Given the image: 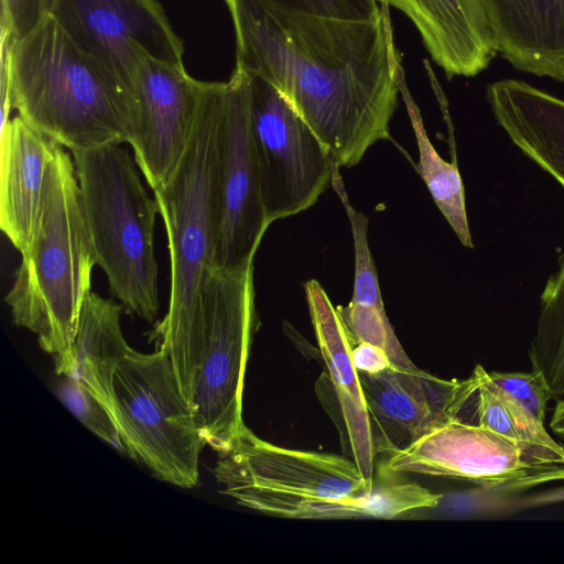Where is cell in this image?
<instances>
[{
    "label": "cell",
    "mask_w": 564,
    "mask_h": 564,
    "mask_svg": "<svg viewBox=\"0 0 564 564\" xmlns=\"http://www.w3.org/2000/svg\"><path fill=\"white\" fill-rule=\"evenodd\" d=\"M236 65L271 84L340 167L390 140L399 63L383 8L372 20L325 18L260 0H225Z\"/></svg>",
    "instance_id": "obj_1"
},
{
    "label": "cell",
    "mask_w": 564,
    "mask_h": 564,
    "mask_svg": "<svg viewBox=\"0 0 564 564\" xmlns=\"http://www.w3.org/2000/svg\"><path fill=\"white\" fill-rule=\"evenodd\" d=\"M9 109L76 152L126 143L132 100L47 13L20 40L1 33V110Z\"/></svg>",
    "instance_id": "obj_2"
},
{
    "label": "cell",
    "mask_w": 564,
    "mask_h": 564,
    "mask_svg": "<svg viewBox=\"0 0 564 564\" xmlns=\"http://www.w3.org/2000/svg\"><path fill=\"white\" fill-rule=\"evenodd\" d=\"M214 475L237 503L280 518L392 519L417 505L408 482L367 479L349 457L280 447L247 426Z\"/></svg>",
    "instance_id": "obj_3"
},
{
    "label": "cell",
    "mask_w": 564,
    "mask_h": 564,
    "mask_svg": "<svg viewBox=\"0 0 564 564\" xmlns=\"http://www.w3.org/2000/svg\"><path fill=\"white\" fill-rule=\"evenodd\" d=\"M97 264L73 156L56 143L39 226L4 301L12 322L31 330L58 376H70L73 344Z\"/></svg>",
    "instance_id": "obj_4"
},
{
    "label": "cell",
    "mask_w": 564,
    "mask_h": 564,
    "mask_svg": "<svg viewBox=\"0 0 564 564\" xmlns=\"http://www.w3.org/2000/svg\"><path fill=\"white\" fill-rule=\"evenodd\" d=\"M254 299L253 264L213 269L188 318L149 337L170 359L205 444L218 453L246 427L242 393L258 325Z\"/></svg>",
    "instance_id": "obj_5"
},
{
    "label": "cell",
    "mask_w": 564,
    "mask_h": 564,
    "mask_svg": "<svg viewBox=\"0 0 564 564\" xmlns=\"http://www.w3.org/2000/svg\"><path fill=\"white\" fill-rule=\"evenodd\" d=\"M121 144L70 153L97 265L109 291L128 313L153 323L160 311L154 253L159 205L144 188L134 156Z\"/></svg>",
    "instance_id": "obj_6"
},
{
    "label": "cell",
    "mask_w": 564,
    "mask_h": 564,
    "mask_svg": "<svg viewBox=\"0 0 564 564\" xmlns=\"http://www.w3.org/2000/svg\"><path fill=\"white\" fill-rule=\"evenodd\" d=\"M224 82H202L186 149L169 178L153 191L170 254L167 312L151 334L172 329L197 305L214 269L218 232L217 154Z\"/></svg>",
    "instance_id": "obj_7"
},
{
    "label": "cell",
    "mask_w": 564,
    "mask_h": 564,
    "mask_svg": "<svg viewBox=\"0 0 564 564\" xmlns=\"http://www.w3.org/2000/svg\"><path fill=\"white\" fill-rule=\"evenodd\" d=\"M112 390L127 455L163 481L195 487L205 442L167 356L133 350L118 367Z\"/></svg>",
    "instance_id": "obj_8"
},
{
    "label": "cell",
    "mask_w": 564,
    "mask_h": 564,
    "mask_svg": "<svg viewBox=\"0 0 564 564\" xmlns=\"http://www.w3.org/2000/svg\"><path fill=\"white\" fill-rule=\"evenodd\" d=\"M251 76L250 121L267 219L297 215L332 185L334 160L268 82Z\"/></svg>",
    "instance_id": "obj_9"
},
{
    "label": "cell",
    "mask_w": 564,
    "mask_h": 564,
    "mask_svg": "<svg viewBox=\"0 0 564 564\" xmlns=\"http://www.w3.org/2000/svg\"><path fill=\"white\" fill-rule=\"evenodd\" d=\"M251 76L235 65L224 82L218 124V232L214 269L253 264L270 227L267 219L250 121Z\"/></svg>",
    "instance_id": "obj_10"
},
{
    "label": "cell",
    "mask_w": 564,
    "mask_h": 564,
    "mask_svg": "<svg viewBox=\"0 0 564 564\" xmlns=\"http://www.w3.org/2000/svg\"><path fill=\"white\" fill-rule=\"evenodd\" d=\"M48 13L117 79L131 100L141 51L184 67L183 41L156 0H51Z\"/></svg>",
    "instance_id": "obj_11"
},
{
    "label": "cell",
    "mask_w": 564,
    "mask_h": 564,
    "mask_svg": "<svg viewBox=\"0 0 564 564\" xmlns=\"http://www.w3.org/2000/svg\"><path fill=\"white\" fill-rule=\"evenodd\" d=\"M384 470L447 477L491 488H520L564 478L563 468L540 464L512 441L460 419L443 423L389 453Z\"/></svg>",
    "instance_id": "obj_12"
},
{
    "label": "cell",
    "mask_w": 564,
    "mask_h": 564,
    "mask_svg": "<svg viewBox=\"0 0 564 564\" xmlns=\"http://www.w3.org/2000/svg\"><path fill=\"white\" fill-rule=\"evenodd\" d=\"M202 82L184 67L141 51L132 86V117L127 142L151 189L178 164L195 122Z\"/></svg>",
    "instance_id": "obj_13"
},
{
    "label": "cell",
    "mask_w": 564,
    "mask_h": 564,
    "mask_svg": "<svg viewBox=\"0 0 564 564\" xmlns=\"http://www.w3.org/2000/svg\"><path fill=\"white\" fill-rule=\"evenodd\" d=\"M359 380L376 455L401 449L451 420H463L460 413L477 400L474 373L462 381L445 380L417 367L392 365L377 375L359 373Z\"/></svg>",
    "instance_id": "obj_14"
},
{
    "label": "cell",
    "mask_w": 564,
    "mask_h": 564,
    "mask_svg": "<svg viewBox=\"0 0 564 564\" xmlns=\"http://www.w3.org/2000/svg\"><path fill=\"white\" fill-rule=\"evenodd\" d=\"M304 291L319 354L339 409L345 453L365 478L373 480L376 452L359 373L351 359L352 347L336 307L318 281H307Z\"/></svg>",
    "instance_id": "obj_15"
},
{
    "label": "cell",
    "mask_w": 564,
    "mask_h": 564,
    "mask_svg": "<svg viewBox=\"0 0 564 564\" xmlns=\"http://www.w3.org/2000/svg\"><path fill=\"white\" fill-rule=\"evenodd\" d=\"M409 18L448 79L474 77L498 54L482 0H384Z\"/></svg>",
    "instance_id": "obj_16"
},
{
    "label": "cell",
    "mask_w": 564,
    "mask_h": 564,
    "mask_svg": "<svg viewBox=\"0 0 564 564\" xmlns=\"http://www.w3.org/2000/svg\"><path fill=\"white\" fill-rule=\"evenodd\" d=\"M0 228L23 254L36 232L55 142L17 115L1 127Z\"/></svg>",
    "instance_id": "obj_17"
},
{
    "label": "cell",
    "mask_w": 564,
    "mask_h": 564,
    "mask_svg": "<svg viewBox=\"0 0 564 564\" xmlns=\"http://www.w3.org/2000/svg\"><path fill=\"white\" fill-rule=\"evenodd\" d=\"M497 52L516 69L564 83V0H482Z\"/></svg>",
    "instance_id": "obj_18"
},
{
    "label": "cell",
    "mask_w": 564,
    "mask_h": 564,
    "mask_svg": "<svg viewBox=\"0 0 564 564\" xmlns=\"http://www.w3.org/2000/svg\"><path fill=\"white\" fill-rule=\"evenodd\" d=\"M486 96L512 143L564 187V100L518 79L489 84Z\"/></svg>",
    "instance_id": "obj_19"
},
{
    "label": "cell",
    "mask_w": 564,
    "mask_h": 564,
    "mask_svg": "<svg viewBox=\"0 0 564 564\" xmlns=\"http://www.w3.org/2000/svg\"><path fill=\"white\" fill-rule=\"evenodd\" d=\"M123 306L90 292L80 311L73 344L70 377L97 397L116 416L112 382L122 361L134 350L123 336Z\"/></svg>",
    "instance_id": "obj_20"
},
{
    "label": "cell",
    "mask_w": 564,
    "mask_h": 564,
    "mask_svg": "<svg viewBox=\"0 0 564 564\" xmlns=\"http://www.w3.org/2000/svg\"><path fill=\"white\" fill-rule=\"evenodd\" d=\"M473 373L478 382L477 424L512 441L540 464L564 465V446L549 434L544 422L496 384L484 367L476 365Z\"/></svg>",
    "instance_id": "obj_21"
},
{
    "label": "cell",
    "mask_w": 564,
    "mask_h": 564,
    "mask_svg": "<svg viewBox=\"0 0 564 564\" xmlns=\"http://www.w3.org/2000/svg\"><path fill=\"white\" fill-rule=\"evenodd\" d=\"M414 131L417 149V172L434 203L463 246L474 248L466 210L465 188L457 162L445 161L430 141L419 108L405 89H401Z\"/></svg>",
    "instance_id": "obj_22"
},
{
    "label": "cell",
    "mask_w": 564,
    "mask_h": 564,
    "mask_svg": "<svg viewBox=\"0 0 564 564\" xmlns=\"http://www.w3.org/2000/svg\"><path fill=\"white\" fill-rule=\"evenodd\" d=\"M528 354L532 369L543 375L552 398H563L564 254L542 291L536 327Z\"/></svg>",
    "instance_id": "obj_23"
},
{
    "label": "cell",
    "mask_w": 564,
    "mask_h": 564,
    "mask_svg": "<svg viewBox=\"0 0 564 564\" xmlns=\"http://www.w3.org/2000/svg\"><path fill=\"white\" fill-rule=\"evenodd\" d=\"M339 169L340 166L335 163L333 167L332 187L344 206L351 229L355 256L351 302L384 308L376 264L368 243V217L351 205Z\"/></svg>",
    "instance_id": "obj_24"
},
{
    "label": "cell",
    "mask_w": 564,
    "mask_h": 564,
    "mask_svg": "<svg viewBox=\"0 0 564 564\" xmlns=\"http://www.w3.org/2000/svg\"><path fill=\"white\" fill-rule=\"evenodd\" d=\"M336 310L351 347L360 343H369L380 347L393 365L415 367L397 338L386 308L360 305L350 301L348 305L337 306Z\"/></svg>",
    "instance_id": "obj_25"
},
{
    "label": "cell",
    "mask_w": 564,
    "mask_h": 564,
    "mask_svg": "<svg viewBox=\"0 0 564 564\" xmlns=\"http://www.w3.org/2000/svg\"><path fill=\"white\" fill-rule=\"evenodd\" d=\"M61 377L56 393L64 405L89 431L127 455L118 422L108 408L77 380Z\"/></svg>",
    "instance_id": "obj_26"
},
{
    "label": "cell",
    "mask_w": 564,
    "mask_h": 564,
    "mask_svg": "<svg viewBox=\"0 0 564 564\" xmlns=\"http://www.w3.org/2000/svg\"><path fill=\"white\" fill-rule=\"evenodd\" d=\"M267 4L312 15L372 20L383 10V0H260Z\"/></svg>",
    "instance_id": "obj_27"
},
{
    "label": "cell",
    "mask_w": 564,
    "mask_h": 564,
    "mask_svg": "<svg viewBox=\"0 0 564 564\" xmlns=\"http://www.w3.org/2000/svg\"><path fill=\"white\" fill-rule=\"evenodd\" d=\"M490 379L544 422L546 406L552 398L543 375L529 372L488 371Z\"/></svg>",
    "instance_id": "obj_28"
},
{
    "label": "cell",
    "mask_w": 564,
    "mask_h": 564,
    "mask_svg": "<svg viewBox=\"0 0 564 564\" xmlns=\"http://www.w3.org/2000/svg\"><path fill=\"white\" fill-rule=\"evenodd\" d=\"M51 0H1V33L11 41L32 32L46 17Z\"/></svg>",
    "instance_id": "obj_29"
},
{
    "label": "cell",
    "mask_w": 564,
    "mask_h": 564,
    "mask_svg": "<svg viewBox=\"0 0 564 564\" xmlns=\"http://www.w3.org/2000/svg\"><path fill=\"white\" fill-rule=\"evenodd\" d=\"M351 359L358 373L377 375L389 369L393 364L378 346L360 343L351 348Z\"/></svg>",
    "instance_id": "obj_30"
},
{
    "label": "cell",
    "mask_w": 564,
    "mask_h": 564,
    "mask_svg": "<svg viewBox=\"0 0 564 564\" xmlns=\"http://www.w3.org/2000/svg\"><path fill=\"white\" fill-rule=\"evenodd\" d=\"M550 427L560 438L564 440V397L556 403Z\"/></svg>",
    "instance_id": "obj_31"
},
{
    "label": "cell",
    "mask_w": 564,
    "mask_h": 564,
    "mask_svg": "<svg viewBox=\"0 0 564 564\" xmlns=\"http://www.w3.org/2000/svg\"><path fill=\"white\" fill-rule=\"evenodd\" d=\"M383 2H384V0H383Z\"/></svg>",
    "instance_id": "obj_32"
}]
</instances>
